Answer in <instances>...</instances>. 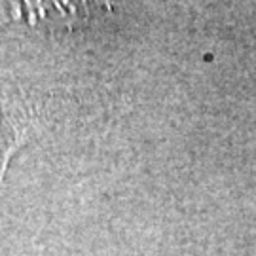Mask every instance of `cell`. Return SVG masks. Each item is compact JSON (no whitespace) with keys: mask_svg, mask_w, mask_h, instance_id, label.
<instances>
[{"mask_svg":"<svg viewBox=\"0 0 256 256\" xmlns=\"http://www.w3.org/2000/svg\"><path fill=\"white\" fill-rule=\"evenodd\" d=\"M34 124V110L27 101L16 97H0V146H2V173L6 169L8 158L21 146Z\"/></svg>","mask_w":256,"mask_h":256,"instance_id":"obj_1","label":"cell"}]
</instances>
